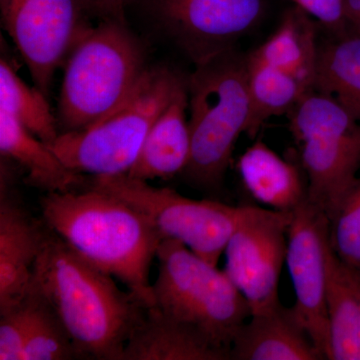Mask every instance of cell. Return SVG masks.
<instances>
[{
  "instance_id": "6da1fadb",
  "label": "cell",
  "mask_w": 360,
  "mask_h": 360,
  "mask_svg": "<svg viewBox=\"0 0 360 360\" xmlns=\"http://www.w3.org/2000/svg\"><path fill=\"white\" fill-rule=\"evenodd\" d=\"M44 221V220H42ZM75 252L44 222L30 288L51 305L82 359L122 360L148 307Z\"/></svg>"
},
{
  "instance_id": "7a4b0ae2",
  "label": "cell",
  "mask_w": 360,
  "mask_h": 360,
  "mask_svg": "<svg viewBox=\"0 0 360 360\" xmlns=\"http://www.w3.org/2000/svg\"><path fill=\"white\" fill-rule=\"evenodd\" d=\"M40 207L44 224L75 252L155 307L150 267L163 239L146 215L91 184L45 193Z\"/></svg>"
},
{
  "instance_id": "3957f363",
  "label": "cell",
  "mask_w": 360,
  "mask_h": 360,
  "mask_svg": "<svg viewBox=\"0 0 360 360\" xmlns=\"http://www.w3.org/2000/svg\"><path fill=\"white\" fill-rule=\"evenodd\" d=\"M146 60V49L124 20L104 18L89 26L63 65L60 134L87 129L122 106L148 70Z\"/></svg>"
},
{
  "instance_id": "277c9868",
  "label": "cell",
  "mask_w": 360,
  "mask_h": 360,
  "mask_svg": "<svg viewBox=\"0 0 360 360\" xmlns=\"http://www.w3.org/2000/svg\"><path fill=\"white\" fill-rule=\"evenodd\" d=\"M186 85L191 151L181 175L198 189L217 191L250 122L248 54L236 47L195 65Z\"/></svg>"
},
{
  "instance_id": "5b68a950",
  "label": "cell",
  "mask_w": 360,
  "mask_h": 360,
  "mask_svg": "<svg viewBox=\"0 0 360 360\" xmlns=\"http://www.w3.org/2000/svg\"><path fill=\"white\" fill-rule=\"evenodd\" d=\"M156 259L153 309L195 328L231 354L234 338L251 310L226 272L174 239L161 241Z\"/></svg>"
},
{
  "instance_id": "8992f818",
  "label": "cell",
  "mask_w": 360,
  "mask_h": 360,
  "mask_svg": "<svg viewBox=\"0 0 360 360\" xmlns=\"http://www.w3.org/2000/svg\"><path fill=\"white\" fill-rule=\"evenodd\" d=\"M186 82L165 66L148 68L131 96L117 110L87 129L59 134L49 146L77 174H127L153 123Z\"/></svg>"
},
{
  "instance_id": "52a82bcc",
  "label": "cell",
  "mask_w": 360,
  "mask_h": 360,
  "mask_svg": "<svg viewBox=\"0 0 360 360\" xmlns=\"http://www.w3.org/2000/svg\"><path fill=\"white\" fill-rule=\"evenodd\" d=\"M307 180V200L335 217L359 176L360 123L333 97L309 92L288 113Z\"/></svg>"
},
{
  "instance_id": "ba28073f",
  "label": "cell",
  "mask_w": 360,
  "mask_h": 360,
  "mask_svg": "<svg viewBox=\"0 0 360 360\" xmlns=\"http://www.w3.org/2000/svg\"><path fill=\"white\" fill-rule=\"evenodd\" d=\"M90 184L136 208L162 239L180 241L217 266L243 212V206L191 200L174 189L153 186L127 174L94 176Z\"/></svg>"
},
{
  "instance_id": "9c48e42d",
  "label": "cell",
  "mask_w": 360,
  "mask_h": 360,
  "mask_svg": "<svg viewBox=\"0 0 360 360\" xmlns=\"http://www.w3.org/2000/svg\"><path fill=\"white\" fill-rule=\"evenodd\" d=\"M292 212L243 206L225 248V269L245 296L251 315L274 309L279 302L281 270L285 264Z\"/></svg>"
},
{
  "instance_id": "30bf717a",
  "label": "cell",
  "mask_w": 360,
  "mask_h": 360,
  "mask_svg": "<svg viewBox=\"0 0 360 360\" xmlns=\"http://www.w3.org/2000/svg\"><path fill=\"white\" fill-rule=\"evenodd\" d=\"M0 13L35 86L49 94L56 70L89 26L84 0H0Z\"/></svg>"
},
{
  "instance_id": "8fae6325",
  "label": "cell",
  "mask_w": 360,
  "mask_h": 360,
  "mask_svg": "<svg viewBox=\"0 0 360 360\" xmlns=\"http://www.w3.org/2000/svg\"><path fill=\"white\" fill-rule=\"evenodd\" d=\"M156 22L194 65L236 49L262 20L264 0H148Z\"/></svg>"
},
{
  "instance_id": "7c38bea8",
  "label": "cell",
  "mask_w": 360,
  "mask_h": 360,
  "mask_svg": "<svg viewBox=\"0 0 360 360\" xmlns=\"http://www.w3.org/2000/svg\"><path fill=\"white\" fill-rule=\"evenodd\" d=\"M329 224L328 215L309 200L298 206L288 227L285 259L295 293L292 309L323 359H328L329 343Z\"/></svg>"
},
{
  "instance_id": "4fadbf2b",
  "label": "cell",
  "mask_w": 360,
  "mask_h": 360,
  "mask_svg": "<svg viewBox=\"0 0 360 360\" xmlns=\"http://www.w3.org/2000/svg\"><path fill=\"white\" fill-rule=\"evenodd\" d=\"M44 221H37L1 191L0 311L20 302L30 290L41 248Z\"/></svg>"
},
{
  "instance_id": "5bb4252c",
  "label": "cell",
  "mask_w": 360,
  "mask_h": 360,
  "mask_svg": "<svg viewBox=\"0 0 360 360\" xmlns=\"http://www.w3.org/2000/svg\"><path fill=\"white\" fill-rule=\"evenodd\" d=\"M234 360H321L292 307L279 303L274 309L252 314L239 328L231 350Z\"/></svg>"
},
{
  "instance_id": "9a60e30c",
  "label": "cell",
  "mask_w": 360,
  "mask_h": 360,
  "mask_svg": "<svg viewBox=\"0 0 360 360\" xmlns=\"http://www.w3.org/2000/svg\"><path fill=\"white\" fill-rule=\"evenodd\" d=\"M187 110L188 94L186 82L153 123L139 158L127 174L129 176L148 181L169 179L182 174L188 165L191 151Z\"/></svg>"
},
{
  "instance_id": "2e32d148",
  "label": "cell",
  "mask_w": 360,
  "mask_h": 360,
  "mask_svg": "<svg viewBox=\"0 0 360 360\" xmlns=\"http://www.w3.org/2000/svg\"><path fill=\"white\" fill-rule=\"evenodd\" d=\"M231 354L191 326L150 309L127 341L122 360H227Z\"/></svg>"
},
{
  "instance_id": "e0dca14e",
  "label": "cell",
  "mask_w": 360,
  "mask_h": 360,
  "mask_svg": "<svg viewBox=\"0 0 360 360\" xmlns=\"http://www.w3.org/2000/svg\"><path fill=\"white\" fill-rule=\"evenodd\" d=\"M238 168L246 191L269 210L291 212L307 200V180L300 167L262 141L246 149Z\"/></svg>"
},
{
  "instance_id": "ac0fdd59",
  "label": "cell",
  "mask_w": 360,
  "mask_h": 360,
  "mask_svg": "<svg viewBox=\"0 0 360 360\" xmlns=\"http://www.w3.org/2000/svg\"><path fill=\"white\" fill-rule=\"evenodd\" d=\"M0 153L26 172L25 182L45 193H65L85 186L82 174L66 167L49 144L0 110Z\"/></svg>"
},
{
  "instance_id": "d6986e66",
  "label": "cell",
  "mask_w": 360,
  "mask_h": 360,
  "mask_svg": "<svg viewBox=\"0 0 360 360\" xmlns=\"http://www.w3.org/2000/svg\"><path fill=\"white\" fill-rule=\"evenodd\" d=\"M319 46L312 18L298 7L284 13L276 32L248 58L288 73L314 90Z\"/></svg>"
},
{
  "instance_id": "ffe728a7",
  "label": "cell",
  "mask_w": 360,
  "mask_h": 360,
  "mask_svg": "<svg viewBox=\"0 0 360 360\" xmlns=\"http://www.w3.org/2000/svg\"><path fill=\"white\" fill-rule=\"evenodd\" d=\"M326 309L329 360H360V296L354 270L335 255L330 245L328 262Z\"/></svg>"
},
{
  "instance_id": "44dd1931",
  "label": "cell",
  "mask_w": 360,
  "mask_h": 360,
  "mask_svg": "<svg viewBox=\"0 0 360 360\" xmlns=\"http://www.w3.org/2000/svg\"><path fill=\"white\" fill-rule=\"evenodd\" d=\"M314 89L333 97L360 123V35L319 44Z\"/></svg>"
},
{
  "instance_id": "7402d4cb",
  "label": "cell",
  "mask_w": 360,
  "mask_h": 360,
  "mask_svg": "<svg viewBox=\"0 0 360 360\" xmlns=\"http://www.w3.org/2000/svg\"><path fill=\"white\" fill-rule=\"evenodd\" d=\"M248 89L250 112L246 134L251 139L257 136L267 120L288 115L312 91L288 73L253 60L248 54Z\"/></svg>"
},
{
  "instance_id": "603a6c76",
  "label": "cell",
  "mask_w": 360,
  "mask_h": 360,
  "mask_svg": "<svg viewBox=\"0 0 360 360\" xmlns=\"http://www.w3.org/2000/svg\"><path fill=\"white\" fill-rule=\"evenodd\" d=\"M0 110L49 146L60 134L58 116L52 112L46 94L23 82L4 58L0 63Z\"/></svg>"
},
{
  "instance_id": "cb8c5ba5",
  "label": "cell",
  "mask_w": 360,
  "mask_h": 360,
  "mask_svg": "<svg viewBox=\"0 0 360 360\" xmlns=\"http://www.w3.org/2000/svg\"><path fill=\"white\" fill-rule=\"evenodd\" d=\"M27 295L30 302V321L21 360L82 359L51 305L32 288Z\"/></svg>"
},
{
  "instance_id": "d4e9b609",
  "label": "cell",
  "mask_w": 360,
  "mask_h": 360,
  "mask_svg": "<svg viewBox=\"0 0 360 360\" xmlns=\"http://www.w3.org/2000/svg\"><path fill=\"white\" fill-rule=\"evenodd\" d=\"M329 222L331 248L343 264L360 271V175Z\"/></svg>"
},
{
  "instance_id": "484cf974",
  "label": "cell",
  "mask_w": 360,
  "mask_h": 360,
  "mask_svg": "<svg viewBox=\"0 0 360 360\" xmlns=\"http://www.w3.org/2000/svg\"><path fill=\"white\" fill-rule=\"evenodd\" d=\"M30 321L27 293L20 302L0 311V360H21Z\"/></svg>"
},
{
  "instance_id": "4316f807",
  "label": "cell",
  "mask_w": 360,
  "mask_h": 360,
  "mask_svg": "<svg viewBox=\"0 0 360 360\" xmlns=\"http://www.w3.org/2000/svg\"><path fill=\"white\" fill-rule=\"evenodd\" d=\"M295 6L302 9L310 18L319 21L335 39L350 34L345 0H291Z\"/></svg>"
},
{
  "instance_id": "83f0119b",
  "label": "cell",
  "mask_w": 360,
  "mask_h": 360,
  "mask_svg": "<svg viewBox=\"0 0 360 360\" xmlns=\"http://www.w3.org/2000/svg\"><path fill=\"white\" fill-rule=\"evenodd\" d=\"M134 0H84L89 13H96L103 18L124 20L125 7Z\"/></svg>"
},
{
  "instance_id": "f1b7e54d",
  "label": "cell",
  "mask_w": 360,
  "mask_h": 360,
  "mask_svg": "<svg viewBox=\"0 0 360 360\" xmlns=\"http://www.w3.org/2000/svg\"><path fill=\"white\" fill-rule=\"evenodd\" d=\"M345 13L350 27L360 18V0H345Z\"/></svg>"
},
{
  "instance_id": "f546056e",
  "label": "cell",
  "mask_w": 360,
  "mask_h": 360,
  "mask_svg": "<svg viewBox=\"0 0 360 360\" xmlns=\"http://www.w3.org/2000/svg\"><path fill=\"white\" fill-rule=\"evenodd\" d=\"M350 34L360 35V18L349 27Z\"/></svg>"
},
{
  "instance_id": "4dcf8cb0",
  "label": "cell",
  "mask_w": 360,
  "mask_h": 360,
  "mask_svg": "<svg viewBox=\"0 0 360 360\" xmlns=\"http://www.w3.org/2000/svg\"><path fill=\"white\" fill-rule=\"evenodd\" d=\"M354 276L355 288H356L357 292H359V295L360 296V276H359V274H357V271H355V270H354Z\"/></svg>"
},
{
  "instance_id": "1f68e13d",
  "label": "cell",
  "mask_w": 360,
  "mask_h": 360,
  "mask_svg": "<svg viewBox=\"0 0 360 360\" xmlns=\"http://www.w3.org/2000/svg\"><path fill=\"white\" fill-rule=\"evenodd\" d=\"M357 274H359V276H360V271H357Z\"/></svg>"
}]
</instances>
